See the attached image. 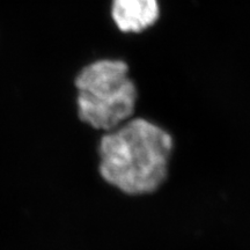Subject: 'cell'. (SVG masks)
<instances>
[{
	"label": "cell",
	"instance_id": "2",
	"mask_svg": "<svg viewBox=\"0 0 250 250\" xmlns=\"http://www.w3.org/2000/svg\"><path fill=\"white\" fill-rule=\"evenodd\" d=\"M76 88L78 116L93 130L109 132L133 117L138 90L125 62H93L79 72Z\"/></svg>",
	"mask_w": 250,
	"mask_h": 250
},
{
	"label": "cell",
	"instance_id": "1",
	"mask_svg": "<svg viewBox=\"0 0 250 250\" xmlns=\"http://www.w3.org/2000/svg\"><path fill=\"white\" fill-rule=\"evenodd\" d=\"M174 151V137L164 126L132 117L100 137L99 175L122 195H153L167 183Z\"/></svg>",
	"mask_w": 250,
	"mask_h": 250
},
{
	"label": "cell",
	"instance_id": "3",
	"mask_svg": "<svg viewBox=\"0 0 250 250\" xmlns=\"http://www.w3.org/2000/svg\"><path fill=\"white\" fill-rule=\"evenodd\" d=\"M158 0H112L111 17L123 33H140L156 22Z\"/></svg>",
	"mask_w": 250,
	"mask_h": 250
}]
</instances>
